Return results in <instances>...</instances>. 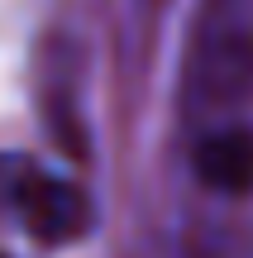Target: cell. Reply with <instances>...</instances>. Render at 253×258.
I'll list each match as a JSON object with an SVG mask.
<instances>
[{"mask_svg": "<svg viewBox=\"0 0 253 258\" xmlns=\"http://www.w3.org/2000/svg\"><path fill=\"white\" fill-rule=\"evenodd\" d=\"M196 177L220 196L253 191V129L248 124H215L196 139Z\"/></svg>", "mask_w": 253, "mask_h": 258, "instance_id": "obj_3", "label": "cell"}, {"mask_svg": "<svg viewBox=\"0 0 253 258\" xmlns=\"http://www.w3.org/2000/svg\"><path fill=\"white\" fill-rule=\"evenodd\" d=\"M182 96L196 120H225L253 101V0H206L191 29Z\"/></svg>", "mask_w": 253, "mask_h": 258, "instance_id": "obj_1", "label": "cell"}, {"mask_svg": "<svg viewBox=\"0 0 253 258\" xmlns=\"http://www.w3.org/2000/svg\"><path fill=\"white\" fill-rule=\"evenodd\" d=\"M10 206H15L19 225L34 234L38 244H72L91 225V201L81 186L62 182V177L19 167L10 182Z\"/></svg>", "mask_w": 253, "mask_h": 258, "instance_id": "obj_2", "label": "cell"}]
</instances>
